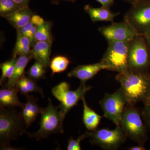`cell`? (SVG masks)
<instances>
[{
  "label": "cell",
  "mask_w": 150,
  "mask_h": 150,
  "mask_svg": "<svg viewBox=\"0 0 150 150\" xmlns=\"http://www.w3.org/2000/svg\"><path fill=\"white\" fill-rule=\"evenodd\" d=\"M25 129L21 112L14 108L0 107L1 150H18L12 147L10 142L25 134Z\"/></svg>",
  "instance_id": "6da1fadb"
},
{
  "label": "cell",
  "mask_w": 150,
  "mask_h": 150,
  "mask_svg": "<svg viewBox=\"0 0 150 150\" xmlns=\"http://www.w3.org/2000/svg\"><path fill=\"white\" fill-rule=\"evenodd\" d=\"M116 79L121 85L128 105L143 100L150 91V79L139 71L129 69L119 73Z\"/></svg>",
  "instance_id": "7a4b0ae2"
},
{
  "label": "cell",
  "mask_w": 150,
  "mask_h": 150,
  "mask_svg": "<svg viewBox=\"0 0 150 150\" xmlns=\"http://www.w3.org/2000/svg\"><path fill=\"white\" fill-rule=\"evenodd\" d=\"M48 100V106L42 108L40 113V127L38 131L34 133L26 131L25 133L29 138L37 141L46 139L51 134H62L64 132L63 123L65 117L60 112L59 106H54L50 98Z\"/></svg>",
  "instance_id": "3957f363"
},
{
  "label": "cell",
  "mask_w": 150,
  "mask_h": 150,
  "mask_svg": "<svg viewBox=\"0 0 150 150\" xmlns=\"http://www.w3.org/2000/svg\"><path fill=\"white\" fill-rule=\"evenodd\" d=\"M108 46L100 62L107 70L118 73L129 70L128 52L130 42L108 41Z\"/></svg>",
  "instance_id": "277c9868"
},
{
  "label": "cell",
  "mask_w": 150,
  "mask_h": 150,
  "mask_svg": "<svg viewBox=\"0 0 150 150\" xmlns=\"http://www.w3.org/2000/svg\"><path fill=\"white\" fill-rule=\"evenodd\" d=\"M120 126L126 136L142 145L147 139L146 127L139 112L133 105L125 107L120 121Z\"/></svg>",
  "instance_id": "5b68a950"
},
{
  "label": "cell",
  "mask_w": 150,
  "mask_h": 150,
  "mask_svg": "<svg viewBox=\"0 0 150 150\" xmlns=\"http://www.w3.org/2000/svg\"><path fill=\"white\" fill-rule=\"evenodd\" d=\"M91 87L87 86L86 83H81L79 88L74 91L70 90L69 84L67 82H62L52 89L51 92L54 97L60 102L59 110L63 116H66L67 113L74 106L77 104L80 100L87 92L91 89Z\"/></svg>",
  "instance_id": "8992f818"
},
{
  "label": "cell",
  "mask_w": 150,
  "mask_h": 150,
  "mask_svg": "<svg viewBox=\"0 0 150 150\" xmlns=\"http://www.w3.org/2000/svg\"><path fill=\"white\" fill-rule=\"evenodd\" d=\"M127 136L121 126L115 129H101L89 131V138L92 144L106 150H116L126 141Z\"/></svg>",
  "instance_id": "52a82bcc"
},
{
  "label": "cell",
  "mask_w": 150,
  "mask_h": 150,
  "mask_svg": "<svg viewBox=\"0 0 150 150\" xmlns=\"http://www.w3.org/2000/svg\"><path fill=\"white\" fill-rule=\"evenodd\" d=\"M126 22L140 35L150 31V1L144 0L132 5L124 17Z\"/></svg>",
  "instance_id": "ba28073f"
},
{
  "label": "cell",
  "mask_w": 150,
  "mask_h": 150,
  "mask_svg": "<svg viewBox=\"0 0 150 150\" xmlns=\"http://www.w3.org/2000/svg\"><path fill=\"white\" fill-rule=\"evenodd\" d=\"M105 117L116 126H120V121L127 103L125 97L120 88L112 94H105L99 102Z\"/></svg>",
  "instance_id": "9c48e42d"
},
{
  "label": "cell",
  "mask_w": 150,
  "mask_h": 150,
  "mask_svg": "<svg viewBox=\"0 0 150 150\" xmlns=\"http://www.w3.org/2000/svg\"><path fill=\"white\" fill-rule=\"evenodd\" d=\"M149 62L147 48L142 35L136 36L130 42L128 52L129 69L139 71L145 68Z\"/></svg>",
  "instance_id": "30bf717a"
},
{
  "label": "cell",
  "mask_w": 150,
  "mask_h": 150,
  "mask_svg": "<svg viewBox=\"0 0 150 150\" xmlns=\"http://www.w3.org/2000/svg\"><path fill=\"white\" fill-rule=\"evenodd\" d=\"M98 30L108 41L130 42L141 35L125 21L100 28Z\"/></svg>",
  "instance_id": "8fae6325"
},
{
  "label": "cell",
  "mask_w": 150,
  "mask_h": 150,
  "mask_svg": "<svg viewBox=\"0 0 150 150\" xmlns=\"http://www.w3.org/2000/svg\"><path fill=\"white\" fill-rule=\"evenodd\" d=\"M107 66L101 62L92 64L79 65L73 69L67 76L69 77H74L80 80L81 83H86L92 79L101 70H107Z\"/></svg>",
  "instance_id": "7c38bea8"
},
{
  "label": "cell",
  "mask_w": 150,
  "mask_h": 150,
  "mask_svg": "<svg viewBox=\"0 0 150 150\" xmlns=\"http://www.w3.org/2000/svg\"><path fill=\"white\" fill-rule=\"evenodd\" d=\"M26 102L22 108V114L25 123L26 129L31 126L36 120L38 115L41 112L42 108L37 103L38 99L29 94L26 96Z\"/></svg>",
  "instance_id": "4fadbf2b"
},
{
  "label": "cell",
  "mask_w": 150,
  "mask_h": 150,
  "mask_svg": "<svg viewBox=\"0 0 150 150\" xmlns=\"http://www.w3.org/2000/svg\"><path fill=\"white\" fill-rule=\"evenodd\" d=\"M32 54L20 56L17 60L12 76L3 86V87L12 88L16 86L19 80L25 75V70L30 61L33 59Z\"/></svg>",
  "instance_id": "5bb4252c"
},
{
  "label": "cell",
  "mask_w": 150,
  "mask_h": 150,
  "mask_svg": "<svg viewBox=\"0 0 150 150\" xmlns=\"http://www.w3.org/2000/svg\"><path fill=\"white\" fill-rule=\"evenodd\" d=\"M19 91L17 86L12 88L3 87L0 90V107L20 108L22 109L24 103L19 100L18 93Z\"/></svg>",
  "instance_id": "9a60e30c"
},
{
  "label": "cell",
  "mask_w": 150,
  "mask_h": 150,
  "mask_svg": "<svg viewBox=\"0 0 150 150\" xmlns=\"http://www.w3.org/2000/svg\"><path fill=\"white\" fill-rule=\"evenodd\" d=\"M34 13L28 6L20 9L6 17L10 24L17 29H20L30 22Z\"/></svg>",
  "instance_id": "2e32d148"
},
{
  "label": "cell",
  "mask_w": 150,
  "mask_h": 150,
  "mask_svg": "<svg viewBox=\"0 0 150 150\" xmlns=\"http://www.w3.org/2000/svg\"><path fill=\"white\" fill-rule=\"evenodd\" d=\"M52 43L48 42H35L31 53L33 59L40 62L47 69L50 65V56Z\"/></svg>",
  "instance_id": "e0dca14e"
},
{
  "label": "cell",
  "mask_w": 150,
  "mask_h": 150,
  "mask_svg": "<svg viewBox=\"0 0 150 150\" xmlns=\"http://www.w3.org/2000/svg\"><path fill=\"white\" fill-rule=\"evenodd\" d=\"M85 11L87 13L93 22L98 21L113 22L115 17L119 13H114L110 8L103 6L100 8H94L89 5L84 7Z\"/></svg>",
  "instance_id": "ac0fdd59"
},
{
  "label": "cell",
  "mask_w": 150,
  "mask_h": 150,
  "mask_svg": "<svg viewBox=\"0 0 150 150\" xmlns=\"http://www.w3.org/2000/svg\"><path fill=\"white\" fill-rule=\"evenodd\" d=\"M82 100L83 103V120L84 124L88 131H94L97 128L103 117L89 107L86 102L85 96Z\"/></svg>",
  "instance_id": "d6986e66"
},
{
  "label": "cell",
  "mask_w": 150,
  "mask_h": 150,
  "mask_svg": "<svg viewBox=\"0 0 150 150\" xmlns=\"http://www.w3.org/2000/svg\"><path fill=\"white\" fill-rule=\"evenodd\" d=\"M18 91L22 95L27 96L29 93L36 92L40 94L42 97H44L43 89L38 86L35 81L25 76H23L19 80L16 84Z\"/></svg>",
  "instance_id": "ffe728a7"
},
{
  "label": "cell",
  "mask_w": 150,
  "mask_h": 150,
  "mask_svg": "<svg viewBox=\"0 0 150 150\" xmlns=\"http://www.w3.org/2000/svg\"><path fill=\"white\" fill-rule=\"evenodd\" d=\"M31 43L29 38L17 30L16 41L13 52V57L31 55Z\"/></svg>",
  "instance_id": "44dd1931"
},
{
  "label": "cell",
  "mask_w": 150,
  "mask_h": 150,
  "mask_svg": "<svg viewBox=\"0 0 150 150\" xmlns=\"http://www.w3.org/2000/svg\"><path fill=\"white\" fill-rule=\"evenodd\" d=\"M52 23L51 22L45 21L43 24L37 27L34 40L37 42H48L53 43V38L51 33Z\"/></svg>",
  "instance_id": "7402d4cb"
},
{
  "label": "cell",
  "mask_w": 150,
  "mask_h": 150,
  "mask_svg": "<svg viewBox=\"0 0 150 150\" xmlns=\"http://www.w3.org/2000/svg\"><path fill=\"white\" fill-rule=\"evenodd\" d=\"M71 63L69 59L66 56H57L52 59L50 62V69L52 71V76L55 74L63 72L66 71Z\"/></svg>",
  "instance_id": "603a6c76"
},
{
  "label": "cell",
  "mask_w": 150,
  "mask_h": 150,
  "mask_svg": "<svg viewBox=\"0 0 150 150\" xmlns=\"http://www.w3.org/2000/svg\"><path fill=\"white\" fill-rule=\"evenodd\" d=\"M18 58L13 57L12 59L2 63L0 65L2 75L0 79V84L4 85L7 80H8L12 76Z\"/></svg>",
  "instance_id": "cb8c5ba5"
},
{
  "label": "cell",
  "mask_w": 150,
  "mask_h": 150,
  "mask_svg": "<svg viewBox=\"0 0 150 150\" xmlns=\"http://www.w3.org/2000/svg\"><path fill=\"white\" fill-rule=\"evenodd\" d=\"M46 69L41 63L35 60V63L27 72V76L35 81L45 79L46 78Z\"/></svg>",
  "instance_id": "d4e9b609"
},
{
  "label": "cell",
  "mask_w": 150,
  "mask_h": 150,
  "mask_svg": "<svg viewBox=\"0 0 150 150\" xmlns=\"http://www.w3.org/2000/svg\"><path fill=\"white\" fill-rule=\"evenodd\" d=\"M22 8L13 0H0V15L2 17L10 15Z\"/></svg>",
  "instance_id": "484cf974"
},
{
  "label": "cell",
  "mask_w": 150,
  "mask_h": 150,
  "mask_svg": "<svg viewBox=\"0 0 150 150\" xmlns=\"http://www.w3.org/2000/svg\"><path fill=\"white\" fill-rule=\"evenodd\" d=\"M37 28V26L30 22L23 27L20 29H17V30H18L22 35L29 38L31 43V46H33L35 44L34 37Z\"/></svg>",
  "instance_id": "4316f807"
},
{
  "label": "cell",
  "mask_w": 150,
  "mask_h": 150,
  "mask_svg": "<svg viewBox=\"0 0 150 150\" xmlns=\"http://www.w3.org/2000/svg\"><path fill=\"white\" fill-rule=\"evenodd\" d=\"M89 138V131H86L80 135L76 139H74L71 137L68 140L67 149L68 150H81L80 143L86 138Z\"/></svg>",
  "instance_id": "83f0119b"
},
{
  "label": "cell",
  "mask_w": 150,
  "mask_h": 150,
  "mask_svg": "<svg viewBox=\"0 0 150 150\" xmlns=\"http://www.w3.org/2000/svg\"><path fill=\"white\" fill-rule=\"evenodd\" d=\"M45 21L41 17L35 14L33 15L30 20V22L32 23L33 24L37 27L43 24Z\"/></svg>",
  "instance_id": "f1b7e54d"
},
{
  "label": "cell",
  "mask_w": 150,
  "mask_h": 150,
  "mask_svg": "<svg viewBox=\"0 0 150 150\" xmlns=\"http://www.w3.org/2000/svg\"><path fill=\"white\" fill-rule=\"evenodd\" d=\"M143 115L147 125L150 128V106H145Z\"/></svg>",
  "instance_id": "f546056e"
},
{
  "label": "cell",
  "mask_w": 150,
  "mask_h": 150,
  "mask_svg": "<svg viewBox=\"0 0 150 150\" xmlns=\"http://www.w3.org/2000/svg\"><path fill=\"white\" fill-rule=\"evenodd\" d=\"M102 5L103 6L110 8L113 4L114 0H96Z\"/></svg>",
  "instance_id": "4dcf8cb0"
},
{
  "label": "cell",
  "mask_w": 150,
  "mask_h": 150,
  "mask_svg": "<svg viewBox=\"0 0 150 150\" xmlns=\"http://www.w3.org/2000/svg\"><path fill=\"white\" fill-rule=\"evenodd\" d=\"M17 4H18L21 7L28 6V4L30 0H13Z\"/></svg>",
  "instance_id": "1f68e13d"
},
{
  "label": "cell",
  "mask_w": 150,
  "mask_h": 150,
  "mask_svg": "<svg viewBox=\"0 0 150 150\" xmlns=\"http://www.w3.org/2000/svg\"><path fill=\"white\" fill-rule=\"evenodd\" d=\"M76 1V0H51V3L54 5H59L61 2L62 1L74 3Z\"/></svg>",
  "instance_id": "d6a6232c"
},
{
  "label": "cell",
  "mask_w": 150,
  "mask_h": 150,
  "mask_svg": "<svg viewBox=\"0 0 150 150\" xmlns=\"http://www.w3.org/2000/svg\"><path fill=\"white\" fill-rule=\"evenodd\" d=\"M143 101L145 106H150V91Z\"/></svg>",
  "instance_id": "836d02e7"
},
{
  "label": "cell",
  "mask_w": 150,
  "mask_h": 150,
  "mask_svg": "<svg viewBox=\"0 0 150 150\" xmlns=\"http://www.w3.org/2000/svg\"><path fill=\"white\" fill-rule=\"evenodd\" d=\"M129 149L130 150H146V149L142 145H140L139 146L131 147L129 148Z\"/></svg>",
  "instance_id": "e575fe53"
},
{
  "label": "cell",
  "mask_w": 150,
  "mask_h": 150,
  "mask_svg": "<svg viewBox=\"0 0 150 150\" xmlns=\"http://www.w3.org/2000/svg\"><path fill=\"white\" fill-rule=\"evenodd\" d=\"M126 2L129 3V4H131L132 5H134L136 4H138V3L142 1H144V0H123Z\"/></svg>",
  "instance_id": "d590c367"
},
{
  "label": "cell",
  "mask_w": 150,
  "mask_h": 150,
  "mask_svg": "<svg viewBox=\"0 0 150 150\" xmlns=\"http://www.w3.org/2000/svg\"><path fill=\"white\" fill-rule=\"evenodd\" d=\"M145 35V37H146V38L147 40L148 43H149V45L150 47V32L146 33Z\"/></svg>",
  "instance_id": "8d00e7d4"
}]
</instances>
